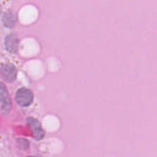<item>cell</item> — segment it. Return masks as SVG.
<instances>
[{"instance_id": "cell-1", "label": "cell", "mask_w": 157, "mask_h": 157, "mask_svg": "<svg viewBox=\"0 0 157 157\" xmlns=\"http://www.w3.org/2000/svg\"><path fill=\"white\" fill-rule=\"evenodd\" d=\"M34 100L33 93L29 89L21 87L15 94V101L21 107H29L32 104Z\"/></svg>"}, {"instance_id": "cell-2", "label": "cell", "mask_w": 157, "mask_h": 157, "mask_svg": "<svg viewBox=\"0 0 157 157\" xmlns=\"http://www.w3.org/2000/svg\"><path fill=\"white\" fill-rule=\"evenodd\" d=\"M17 77V70L13 64H3L1 67V78L8 83H12Z\"/></svg>"}, {"instance_id": "cell-3", "label": "cell", "mask_w": 157, "mask_h": 157, "mask_svg": "<svg viewBox=\"0 0 157 157\" xmlns=\"http://www.w3.org/2000/svg\"><path fill=\"white\" fill-rule=\"evenodd\" d=\"M27 124L32 130V136L37 140H41L44 136V131L41 127V124L38 120L34 117H29L26 121Z\"/></svg>"}, {"instance_id": "cell-4", "label": "cell", "mask_w": 157, "mask_h": 157, "mask_svg": "<svg viewBox=\"0 0 157 157\" xmlns=\"http://www.w3.org/2000/svg\"><path fill=\"white\" fill-rule=\"evenodd\" d=\"M0 100H1L2 112L4 115H7L12 108V104L9 98L7 89L2 83L0 84Z\"/></svg>"}, {"instance_id": "cell-5", "label": "cell", "mask_w": 157, "mask_h": 157, "mask_svg": "<svg viewBox=\"0 0 157 157\" xmlns=\"http://www.w3.org/2000/svg\"><path fill=\"white\" fill-rule=\"evenodd\" d=\"M5 46L8 52L15 54L18 50L19 39L15 34H9L5 38Z\"/></svg>"}, {"instance_id": "cell-6", "label": "cell", "mask_w": 157, "mask_h": 157, "mask_svg": "<svg viewBox=\"0 0 157 157\" xmlns=\"http://www.w3.org/2000/svg\"><path fill=\"white\" fill-rule=\"evenodd\" d=\"M2 22L4 26L9 29L14 27L16 22V15L12 12H5L2 16Z\"/></svg>"}, {"instance_id": "cell-7", "label": "cell", "mask_w": 157, "mask_h": 157, "mask_svg": "<svg viewBox=\"0 0 157 157\" xmlns=\"http://www.w3.org/2000/svg\"><path fill=\"white\" fill-rule=\"evenodd\" d=\"M17 144H18V147L21 150H26L29 147V142L26 139H24V138L17 139Z\"/></svg>"}, {"instance_id": "cell-8", "label": "cell", "mask_w": 157, "mask_h": 157, "mask_svg": "<svg viewBox=\"0 0 157 157\" xmlns=\"http://www.w3.org/2000/svg\"><path fill=\"white\" fill-rule=\"evenodd\" d=\"M27 157H35V156H27Z\"/></svg>"}]
</instances>
